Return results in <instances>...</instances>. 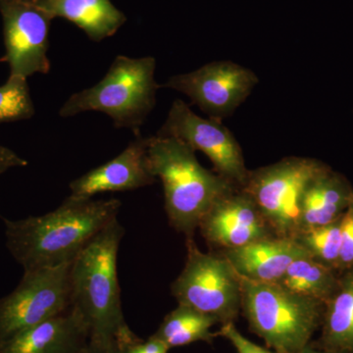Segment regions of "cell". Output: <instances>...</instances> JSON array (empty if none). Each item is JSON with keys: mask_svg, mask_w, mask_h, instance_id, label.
I'll list each match as a JSON object with an SVG mask.
<instances>
[{"mask_svg": "<svg viewBox=\"0 0 353 353\" xmlns=\"http://www.w3.org/2000/svg\"><path fill=\"white\" fill-rule=\"evenodd\" d=\"M120 208L119 199L69 196L43 216L3 219L7 250L24 271L72 263L97 234L117 219Z\"/></svg>", "mask_w": 353, "mask_h": 353, "instance_id": "1", "label": "cell"}, {"mask_svg": "<svg viewBox=\"0 0 353 353\" xmlns=\"http://www.w3.org/2000/svg\"><path fill=\"white\" fill-rule=\"evenodd\" d=\"M125 229L113 220L85 245L70 267L71 307L83 316L90 329V343L115 347L127 326L121 303L118 250Z\"/></svg>", "mask_w": 353, "mask_h": 353, "instance_id": "2", "label": "cell"}, {"mask_svg": "<svg viewBox=\"0 0 353 353\" xmlns=\"http://www.w3.org/2000/svg\"><path fill=\"white\" fill-rule=\"evenodd\" d=\"M190 146L171 137L148 138V163L163 185L165 210L170 225L187 239L209 208L236 185L204 168Z\"/></svg>", "mask_w": 353, "mask_h": 353, "instance_id": "3", "label": "cell"}, {"mask_svg": "<svg viewBox=\"0 0 353 353\" xmlns=\"http://www.w3.org/2000/svg\"><path fill=\"white\" fill-rule=\"evenodd\" d=\"M155 68L157 60L152 57L119 55L101 82L70 97L60 109V116L99 111L112 118L116 128H127L138 136L157 102L159 85L155 82Z\"/></svg>", "mask_w": 353, "mask_h": 353, "instance_id": "4", "label": "cell"}, {"mask_svg": "<svg viewBox=\"0 0 353 353\" xmlns=\"http://www.w3.org/2000/svg\"><path fill=\"white\" fill-rule=\"evenodd\" d=\"M241 310L250 330L275 353H301L322 324L325 303L278 284L241 277Z\"/></svg>", "mask_w": 353, "mask_h": 353, "instance_id": "5", "label": "cell"}, {"mask_svg": "<svg viewBox=\"0 0 353 353\" xmlns=\"http://www.w3.org/2000/svg\"><path fill=\"white\" fill-rule=\"evenodd\" d=\"M326 166L311 158H284L250 171L243 190L252 196L275 236L296 239L301 230L304 194Z\"/></svg>", "mask_w": 353, "mask_h": 353, "instance_id": "6", "label": "cell"}, {"mask_svg": "<svg viewBox=\"0 0 353 353\" xmlns=\"http://www.w3.org/2000/svg\"><path fill=\"white\" fill-rule=\"evenodd\" d=\"M185 267L171 285L181 305L215 318L234 322L241 310V280L222 254L204 253L192 239H187Z\"/></svg>", "mask_w": 353, "mask_h": 353, "instance_id": "7", "label": "cell"}, {"mask_svg": "<svg viewBox=\"0 0 353 353\" xmlns=\"http://www.w3.org/2000/svg\"><path fill=\"white\" fill-rule=\"evenodd\" d=\"M71 264L24 271L16 289L0 299V347L69 310Z\"/></svg>", "mask_w": 353, "mask_h": 353, "instance_id": "8", "label": "cell"}, {"mask_svg": "<svg viewBox=\"0 0 353 353\" xmlns=\"http://www.w3.org/2000/svg\"><path fill=\"white\" fill-rule=\"evenodd\" d=\"M157 136L171 137L199 150L212 162L216 173L243 189L250 171L240 143L222 121L196 115L185 102L176 99Z\"/></svg>", "mask_w": 353, "mask_h": 353, "instance_id": "9", "label": "cell"}, {"mask_svg": "<svg viewBox=\"0 0 353 353\" xmlns=\"http://www.w3.org/2000/svg\"><path fill=\"white\" fill-rule=\"evenodd\" d=\"M259 83L250 69L232 61H214L171 77L161 87L182 92L209 118L223 121L233 115Z\"/></svg>", "mask_w": 353, "mask_h": 353, "instance_id": "10", "label": "cell"}, {"mask_svg": "<svg viewBox=\"0 0 353 353\" xmlns=\"http://www.w3.org/2000/svg\"><path fill=\"white\" fill-rule=\"evenodd\" d=\"M3 19L6 55L10 75L28 79L34 74H48V32L51 18L34 0H0Z\"/></svg>", "mask_w": 353, "mask_h": 353, "instance_id": "11", "label": "cell"}, {"mask_svg": "<svg viewBox=\"0 0 353 353\" xmlns=\"http://www.w3.org/2000/svg\"><path fill=\"white\" fill-rule=\"evenodd\" d=\"M199 228L208 245L223 252L275 236L252 196L241 188L215 201Z\"/></svg>", "mask_w": 353, "mask_h": 353, "instance_id": "12", "label": "cell"}, {"mask_svg": "<svg viewBox=\"0 0 353 353\" xmlns=\"http://www.w3.org/2000/svg\"><path fill=\"white\" fill-rule=\"evenodd\" d=\"M148 138L138 134L126 150L70 183V196L92 199L102 192H127L152 185L157 178L150 170Z\"/></svg>", "mask_w": 353, "mask_h": 353, "instance_id": "13", "label": "cell"}, {"mask_svg": "<svg viewBox=\"0 0 353 353\" xmlns=\"http://www.w3.org/2000/svg\"><path fill=\"white\" fill-rule=\"evenodd\" d=\"M90 329L75 308L50 318L0 347V353H85Z\"/></svg>", "mask_w": 353, "mask_h": 353, "instance_id": "14", "label": "cell"}, {"mask_svg": "<svg viewBox=\"0 0 353 353\" xmlns=\"http://www.w3.org/2000/svg\"><path fill=\"white\" fill-rule=\"evenodd\" d=\"M222 255L240 277L276 284L294 260L310 254L296 239L271 236L241 248L224 250Z\"/></svg>", "mask_w": 353, "mask_h": 353, "instance_id": "15", "label": "cell"}, {"mask_svg": "<svg viewBox=\"0 0 353 353\" xmlns=\"http://www.w3.org/2000/svg\"><path fill=\"white\" fill-rule=\"evenodd\" d=\"M352 196L353 189L347 179L329 166L325 167L311 181L304 194L299 233L341 218Z\"/></svg>", "mask_w": 353, "mask_h": 353, "instance_id": "16", "label": "cell"}, {"mask_svg": "<svg viewBox=\"0 0 353 353\" xmlns=\"http://www.w3.org/2000/svg\"><path fill=\"white\" fill-rule=\"evenodd\" d=\"M52 19L62 17L78 26L94 41L113 36L126 21L110 0H34Z\"/></svg>", "mask_w": 353, "mask_h": 353, "instance_id": "17", "label": "cell"}, {"mask_svg": "<svg viewBox=\"0 0 353 353\" xmlns=\"http://www.w3.org/2000/svg\"><path fill=\"white\" fill-rule=\"evenodd\" d=\"M322 323L324 350L353 353V268L341 272L336 292L325 303Z\"/></svg>", "mask_w": 353, "mask_h": 353, "instance_id": "18", "label": "cell"}, {"mask_svg": "<svg viewBox=\"0 0 353 353\" xmlns=\"http://www.w3.org/2000/svg\"><path fill=\"white\" fill-rule=\"evenodd\" d=\"M339 276L334 269L306 255L294 260L276 284L299 296L326 303L336 292Z\"/></svg>", "mask_w": 353, "mask_h": 353, "instance_id": "19", "label": "cell"}, {"mask_svg": "<svg viewBox=\"0 0 353 353\" xmlns=\"http://www.w3.org/2000/svg\"><path fill=\"white\" fill-rule=\"evenodd\" d=\"M217 320L199 311L179 304L165 316L163 322L152 336L169 348L185 347L196 341L212 343L216 334L211 332Z\"/></svg>", "mask_w": 353, "mask_h": 353, "instance_id": "20", "label": "cell"}, {"mask_svg": "<svg viewBox=\"0 0 353 353\" xmlns=\"http://www.w3.org/2000/svg\"><path fill=\"white\" fill-rule=\"evenodd\" d=\"M341 217L329 224L303 230L296 236L312 259L336 271L340 262Z\"/></svg>", "mask_w": 353, "mask_h": 353, "instance_id": "21", "label": "cell"}, {"mask_svg": "<svg viewBox=\"0 0 353 353\" xmlns=\"http://www.w3.org/2000/svg\"><path fill=\"white\" fill-rule=\"evenodd\" d=\"M34 115V106L27 79L9 76L0 87V124L27 120Z\"/></svg>", "mask_w": 353, "mask_h": 353, "instance_id": "22", "label": "cell"}, {"mask_svg": "<svg viewBox=\"0 0 353 353\" xmlns=\"http://www.w3.org/2000/svg\"><path fill=\"white\" fill-rule=\"evenodd\" d=\"M169 348L154 336L141 340L127 326L121 330L116 338L117 353H168Z\"/></svg>", "mask_w": 353, "mask_h": 353, "instance_id": "23", "label": "cell"}, {"mask_svg": "<svg viewBox=\"0 0 353 353\" xmlns=\"http://www.w3.org/2000/svg\"><path fill=\"white\" fill-rule=\"evenodd\" d=\"M353 268V196L341 217V245L339 271Z\"/></svg>", "mask_w": 353, "mask_h": 353, "instance_id": "24", "label": "cell"}, {"mask_svg": "<svg viewBox=\"0 0 353 353\" xmlns=\"http://www.w3.org/2000/svg\"><path fill=\"white\" fill-rule=\"evenodd\" d=\"M216 336H223L229 341L238 353H274L248 340L236 328L234 322L223 324Z\"/></svg>", "mask_w": 353, "mask_h": 353, "instance_id": "25", "label": "cell"}, {"mask_svg": "<svg viewBox=\"0 0 353 353\" xmlns=\"http://www.w3.org/2000/svg\"><path fill=\"white\" fill-rule=\"evenodd\" d=\"M28 161L10 148L0 145V175L9 169L27 166Z\"/></svg>", "mask_w": 353, "mask_h": 353, "instance_id": "26", "label": "cell"}, {"mask_svg": "<svg viewBox=\"0 0 353 353\" xmlns=\"http://www.w3.org/2000/svg\"><path fill=\"white\" fill-rule=\"evenodd\" d=\"M85 353H117V352H116V345L115 347H103V345L88 343Z\"/></svg>", "mask_w": 353, "mask_h": 353, "instance_id": "27", "label": "cell"}, {"mask_svg": "<svg viewBox=\"0 0 353 353\" xmlns=\"http://www.w3.org/2000/svg\"><path fill=\"white\" fill-rule=\"evenodd\" d=\"M301 353H336V352H330V350H314V348L310 347H309V345H307V347L304 348L303 352H301Z\"/></svg>", "mask_w": 353, "mask_h": 353, "instance_id": "28", "label": "cell"}]
</instances>
